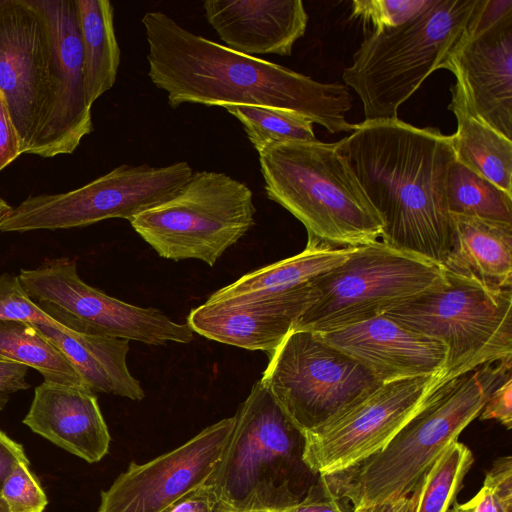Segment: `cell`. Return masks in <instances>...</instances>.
Listing matches in <instances>:
<instances>
[{
    "instance_id": "603a6c76",
    "label": "cell",
    "mask_w": 512,
    "mask_h": 512,
    "mask_svg": "<svg viewBox=\"0 0 512 512\" xmlns=\"http://www.w3.org/2000/svg\"><path fill=\"white\" fill-rule=\"evenodd\" d=\"M55 344L75 367L88 387L132 400L145 393L127 367L129 340L114 336L61 331L43 323H33Z\"/></svg>"
},
{
    "instance_id": "cb8c5ba5",
    "label": "cell",
    "mask_w": 512,
    "mask_h": 512,
    "mask_svg": "<svg viewBox=\"0 0 512 512\" xmlns=\"http://www.w3.org/2000/svg\"><path fill=\"white\" fill-rule=\"evenodd\" d=\"M354 249L337 248L308 237L306 248L299 254L243 275L206 302L245 301L293 290L342 263Z\"/></svg>"
},
{
    "instance_id": "1f68e13d",
    "label": "cell",
    "mask_w": 512,
    "mask_h": 512,
    "mask_svg": "<svg viewBox=\"0 0 512 512\" xmlns=\"http://www.w3.org/2000/svg\"><path fill=\"white\" fill-rule=\"evenodd\" d=\"M0 495L10 512H43L48 499L29 463L19 462L4 481Z\"/></svg>"
},
{
    "instance_id": "f6af8a7d",
    "label": "cell",
    "mask_w": 512,
    "mask_h": 512,
    "mask_svg": "<svg viewBox=\"0 0 512 512\" xmlns=\"http://www.w3.org/2000/svg\"><path fill=\"white\" fill-rule=\"evenodd\" d=\"M0 512H10L9 506L4 498L0 495Z\"/></svg>"
},
{
    "instance_id": "2e32d148",
    "label": "cell",
    "mask_w": 512,
    "mask_h": 512,
    "mask_svg": "<svg viewBox=\"0 0 512 512\" xmlns=\"http://www.w3.org/2000/svg\"><path fill=\"white\" fill-rule=\"evenodd\" d=\"M33 2L44 15L50 34V97L46 116L27 154L50 158L72 154L93 131V123L84 87L75 0Z\"/></svg>"
},
{
    "instance_id": "8fae6325",
    "label": "cell",
    "mask_w": 512,
    "mask_h": 512,
    "mask_svg": "<svg viewBox=\"0 0 512 512\" xmlns=\"http://www.w3.org/2000/svg\"><path fill=\"white\" fill-rule=\"evenodd\" d=\"M260 381L304 431L322 426L382 383L318 333L304 330L285 337Z\"/></svg>"
},
{
    "instance_id": "836d02e7",
    "label": "cell",
    "mask_w": 512,
    "mask_h": 512,
    "mask_svg": "<svg viewBox=\"0 0 512 512\" xmlns=\"http://www.w3.org/2000/svg\"><path fill=\"white\" fill-rule=\"evenodd\" d=\"M427 0H355L351 18L381 30L399 25L417 13Z\"/></svg>"
},
{
    "instance_id": "b9f144b4",
    "label": "cell",
    "mask_w": 512,
    "mask_h": 512,
    "mask_svg": "<svg viewBox=\"0 0 512 512\" xmlns=\"http://www.w3.org/2000/svg\"><path fill=\"white\" fill-rule=\"evenodd\" d=\"M417 502V491H414L407 497L403 498L396 512H414Z\"/></svg>"
},
{
    "instance_id": "9c48e42d",
    "label": "cell",
    "mask_w": 512,
    "mask_h": 512,
    "mask_svg": "<svg viewBox=\"0 0 512 512\" xmlns=\"http://www.w3.org/2000/svg\"><path fill=\"white\" fill-rule=\"evenodd\" d=\"M255 212L245 183L225 173L197 171L171 198L130 224L159 256L214 266L254 226Z\"/></svg>"
},
{
    "instance_id": "bcb514c9",
    "label": "cell",
    "mask_w": 512,
    "mask_h": 512,
    "mask_svg": "<svg viewBox=\"0 0 512 512\" xmlns=\"http://www.w3.org/2000/svg\"><path fill=\"white\" fill-rule=\"evenodd\" d=\"M234 512H271V511H252V510H250V511H234Z\"/></svg>"
},
{
    "instance_id": "74e56055",
    "label": "cell",
    "mask_w": 512,
    "mask_h": 512,
    "mask_svg": "<svg viewBox=\"0 0 512 512\" xmlns=\"http://www.w3.org/2000/svg\"><path fill=\"white\" fill-rule=\"evenodd\" d=\"M481 420L495 419L507 429L512 427V376L500 384L489 396L480 415Z\"/></svg>"
},
{
    "instance_id": "9a60e30c",
    "label": "cell",
    "mask_w": 512,
    "mask_h": 512,
    "mask_svg": "<svg viewBox=\"0 0 512 512\" xmlns=\"http://www.w3.org/2000/svg\"><path fill=\"white\" fill-rule=\"evenodd\" d=\"M51 42L33 0L0 1V91L27 154L46 116L50 97Z\"/></svg>"
},
{
    "instance_id": "7c38bea8",
    "label": "cell",
    "mask_w": 512,
    "mask_h": 512,
    "mask_svg": "<svg viewBox=\"0 0 512 512\" xmlns=\"http://www.w3.org/2000/svg\"><path fill=\"white\" fill-rule=\"evenodd\" d=\"M18 278L28 297L69 330L150 345L193 340L187 323H176L156 308L128 304L85 283L73 259H54L35 269H21Z\"/></svg>"
},
{
    "instance_id": "d6a6232c",
    "label": "cell",
    "mask_w": 512,
    "mask_h": 512,
    "mask_svg": "<svg viewBox=\"0 0 512 512\" xmlns=\"http://www.w3.org/2000/svg\"><path fill=\"white\" fill-rule=\"evenodd\" d=\"M0 320L43 323L61 331L69 330L41 310L25 293L18 275L11 273L0 275Z\"/></svg>"
},
{
    "instance_id": "52a82bcc",
    "label": "cell",
    "mask_w": 512,
    "mask_h": 512,
    "mask_svg": "<svg viewBox=\"0 0 512 512\" xmlns=\"http://www.w3.org/2000/svg\"><path fill=\"white\" fill-rule=\"evenodd\" d=\"M447 281L442 266L375 241L311 280L314 300L293 330L318 334L384 315Z\"/></svg>"
},
{
    "instance_id": "ffe728a7",
    "label": "cell",
    "mask_w": 512,
    "mask_h": 512,
    "mask_svg": "<svg viewBox=\"0 0 512 512\" xmlns=\"http://www.w3.org/2000/svg\"><path fill=\"white\" fill-rule=\"evenodd\" d=\"M203 8L226 47L250 56H290L308 22L301 0H206Z\"/></svg>"
},
{
    "instance_id": "f35d334b",
    "label": "cell",
    "mask_w": 512,
    "mask_h": 512,
    "mask_svg": "<svg viewBox=\"0 0 512 512\" xmlns=\"http://www.w3.org/2000/svg\"><path fill=\"white\" fill-rule=\"evenodd\" d=\"M19 462L29 463L23 446L0 431V493L4 481Z\"/></svg>"
},
{
    "instance_id": "d6986e66",
    "label": "cell",
    "mask_w": 512,
    "mask_h": 512,
    "mask_svg": "<svg viewBox=\"0 0 512 512\" xmlns=\"http://www.w3.org/2000/svg\"><path fill=\"white\" fill-rule=\"evenodd\" d=\"M319 335L382 383L436 375L446 362L447 349L442 342L385 315Z\"/></svg>"
},
{
    "instance_id": "d590c367",
    "label": "cell",
    "mask_w": 512,
    "mask_h": 512,
    "mask_svg": "<svg viewBox=\"0 0 512 512\" xmlns=\"http://www.w3.org/2000/svg\"><path fill=\"white\" fill-rule=\"evenodd\" d=\"M323 475L310 487L304 499L287 512H346Z\"/></svg>"
},
{
    "instance_id": "f546056e",
    "label": "cell",
    "mask_w": 512,
    "mask_h": 512,
    "mask_svg": "<svg viewBox=\"0 0 512 512\" xmlns=\"http://www.w3.org/2000/svg\"><path fill=\"white\" fill-rule=\"evenodd\" d=\"M225 109L242 124L257 152L273 143L316 139L313 122L291 110L252 105L227 106Z\"/></svg>"
},
{
    "instance_id": "4316f807",
    "label": "cell",
    "mask_w": 512,
    "mask_h": 512,
    "mask_svg": "<svg viewBox=\"0 0 512 512\" xmlns=\"http://www.w3.org/2000/svg\"><path fill=\"white\" fill-rule=\"evenodd\" d=\"M0 359L32 367L47 382L88 387L62 351L28 321L0 320Z\"/></svg>"
},
{
    "instance_id": "7402d4cb",
    "label": "cell",
    "mask_w": 512,
    "mask_h": 512,
    "mask_svg": "<svg viewBox=\"0 0 512 512\" xmlns=\"http://www.w3.org/2000/svg\"><path fill=\"white\" fill-rule=\"evenodd\" d=\"M450 215L452 239L443 269L490 288L511 289L512 224Z\"/></svg>"
},
{
    "instance_id": "e0dca14e",
    "label": "cell",
    "mask_w": 512,
    "mask_h": 512,
    "mask_svg": "<svg viewBox=\"0 0 512 512\" xmlns=\"http://www.w3.org/2000/svg\"><path fill=\"white\" fill-rule=\"evenodd\" d=\"M235 418H225L144 464L130 463L101 493L98 512H162L204 484L222 456Z\"/></svg>"
},
{
    "instance_id": "3957f363",
    "label": "cell",
    "mask_w": 512,
    "mask_h": 512,
    "mask_svg": "<svg viewBox=\"0 0 512 512\" xmlns=\"http://www.w3.org/2000/svg\"><path fill=\"white\" fill-rule=\"evenodd\" d=\"M512 357L488 362L436 386L377 453L323 475L353 508L409 496L444 450L478 417L490 394L511 377Z\"/></svg>"
},
{
    "instance_id": "83f0119b",
    "label": "cell",
    "mask_w": 512,
    "mask_h": 512,
    "mask_svg": "<svg viewBox=\"0 0 512 512\" xmlns=\"http://www.w3.org/2000/svg\"><path fill=\"white\" fill-rule=\"evenodd\" d=\"M446 203L450 214L512 224V194L456 158L447 177Z\"/></svg>"
},
{
    "instance_id": "6da1fadb",
    "label": "cell",
    "mask_w": 512,
    "mask_h": 512,
    "mask_svg": "<svg viewBox=\"0 0 512 512\" xmlns=\"http://www.w3.org/2000/svg\"><path fill=\"white\" fill-rule=\"evenodd\" d=\"M148 43V76L168 104L252 105L300 113L330 133L353 132L345 114L348 88L321 83L279 64L234 51L183 28L161 11L142 18Z\"/></svg>"
},
{
    "instance_id": "d4e9b609",
    "label": "cell",
    "mask_w": 512,
    "mask_h": 512,
    "mask_svg": "<svg viewBox=\"0 0 512 512\" xmlns=\"http://www.w3.org/2000/svg\"><path fill=\"white\" fill-rule=\"evenodd\" d=\"M450 91L448 109L457 120L451 135L456 160L512 194V139L476 115L458 82Z\"/></svg>"
},
{
    "instance_id": "ee69618b",
    "label": "cell",
    "mask_w": 512,
    "mask_h": 512,
    "mask_svg": "<svg viewBox=\"0 0 512 512\" xmlns=\"http://www.w3.org/2000/svg\"><path fill=\"white\" fill-rule=\"evenodd\" d=\"M12 393L6 389L0 387V410H2L7 402L9 401L10 395Z\"/></svg>"
},
{
    "instance_id": "5b68a950",
    "label": "cell",
    "mask_w": 512,
    "mask_h": 512,
    "mask_svg": "<svg viewBox=\"0 0 512 512\" xmlns=\"http://www.w3.org/2000/svg\"><path fill=\"white\" fill-rule=\"evenodd\" d=\"M258 155L268 198L296 217L309 238L345 248L381 237L382 218L336 143H273Z\"/></svg>"
},
{
    "instance_id": "f1b7e54d",
    "label": "cell",
    "mask_w": 512,
    "mask_h": 512,
    "mask_svg": "<svg viewBox=\"0 0 512 512\" xmlns=\"http://www.w3.org/2000/svg\"><path fill=\"white\" fill-rule=\"evenodd\" d=\"M473 461L466 445L458 441L451 443L416 486L414 512H448Z\"/></svg>"
},
{
    "instance_id": "30bf717a",
    "label": "cell",
    "mask_w": 512,
    "mask_h": 512,
    "mask_svg": "<svg viewBox=\"0 0 512 512\" xmlns=\"http://www.w3.org/2000/svg\"><path fill=\"white\" fill-rule=\"evenodd\" d=\"M190 165H121L72 191L29 196L0 222L1 232L84 227L96 222L131 220L171 198L192 176Z\"/></svg>"
},
{
    "instance_id": "44dd1931",
    "label": "cell",
    "mask_w": 512,
    "mask_h": 512,
    "mask_svg": "<svg viewBox=\"0 0 512 512\" xmlns=\"http://www.w3.org/2000/svg\"><path fill=\"white\" fill-rule=\"evenodd\" d=\"M23 423L88 463L99 462L109 451L108 427L89 387L44 381L35 388Z\"/></svg>"
},
{
    "instance_id": "4dcf8cb0",
    "label": "cell",
    "mask_w": 512,
    "mask_h": 512,
    "mask_svg": "<svg viewBox=\"0 0 512 512\" xmlns=\"http://www.w3.org/2000/svg\"><path fill=\"white\" fill-rule=\"evenodd\" d=\"M450 512H512V457H499L487 471L479 492Z\"/></svg>"
},
{
    "instance_id": "277c9868",
    "label": "cell",
    "mask_w": 512,
    "mask_h": 512,
    "mask_svg": "<svg viewBox=\"0 0 512 512\" xmlns=\"http://www.w3.org/2000/svg\"><path fill=\"white\" fill-rule=\"evenodd\" d=\"M234 418L222 456L204 484L235 511L287 512L321 476L305 459L306 431L260 380Z\"/></svg>"
},
{
    "instance_id": "7a4b0ae2",
    "label": "cell",
    "mask_w": 512,
    "mask_h": 512,
    "mask_svg": "<svg viewBox=\"0 0 512 512\" xmlns=\"http://www.w3.org/2000/svg\"><path fill=\"white\" fill-rule=\"evenodd\" d=\"M336 144L382 218L381 242L442 266L452 239L446 203L452 136L397 117L364 120Z\"/></svg>"
},
{
    "instance_id": "8992f818",
    "label": "cell",
    "mask_w": 512,
    "mask_h": 512,
    "mask_svg": "<svg viewBox=\"0 0 512 512\" xmlns=\"http://www.w3.org/2000/svg\"><path fill=\"white\" fill-rule=\"evenodd\" d=\"M479 0H427L397 26L371 30L342 78L359 96L365 120L397 118L467 29Z\"/></svg>"
},
{
    "instance_id": "7bdbcfd3",
    "label": "cell",
    "mask_w": 512,
    "mask_h": 512,
    "mask_svg": "<svg viewBox=\"0 0 512 512\" xmlns=\"http://www.w3.org/2000/svg\"><path fill=\"white\" fill-rule=\"evenodd\" d=\"M12 209L13 207L0 197V222L12 211Z\"/></svg>"
},
{
    "instance_id": "484cf974",
    "label": "cell",
    "mask_w": 512,
    "mask_h": 512,
    "mask_svg": "<svg viewBox=\"0 0 512 512\" xmlns=\"http://www.w3.org/2000/svg\"><path fill=\"white\" fill-rule=\"evenodd\" d=\"M83 49V76L89 106L116 82L120 48L109 0H75Z\"/></svg>"
},
{
    "instance_id": "8d00e7d4",
    "label": "cell",
    "mask_w": 512,
    "mask_h": 512,
    "mask_svg": "<svg viewBox=\"0 0 512 512\" xmlns=\"http://www.w3.org/2000/svg\"><path fill=\"white\" fill-rule=\"evenodd\" d=\"M21 154V140L13 123L7 100L0 91V171Z\"/></svg>"
},
{
    "instance_id": "ba28073f",
    "label": "cell",
    "mask_w": 512,
    "mask_h": 512,
    "mask_svg": "<svg viewBox=\"0 0 512 512\" xmlns=\"http://www.w3.org/2000/svg\"><path fill=\"white\" fill-rule=\"evenodd\" d=\"M446 278L442 286L384 314L446 346L439 384L485 363L512 357L511 289L490 288L449 272Z\"/></svg>"
},
{
    "instance_id": "ac0fdd59",
    "label": "cell",
    "mask_w": 512,
    "mask_h": 512,
    "mask_svg": "<svg viewBox=\"0 0 512 512\" xmlns=\"http://www.w3.org/2000/svg\"><path fill=\"white\" fill-rule=\"evenodd\" d=\"M311 281L293 290L245 301L204 304L191 310L187 324L210 340L272 354L314 300Z\"/></svg>"
},
{
    "instance_id": "ab89813d",
    "label": "cell",
    "mask_w": 512,
    "mask_h": 512,
    "mask_svg": "<svg viewBox=\"0 0 512 512\" xmlns=\"http://www.w3.org/2000/svg\"><path fill=\"white\" fill-rule=\"evenodd\" d=\"M27 371L25 365L0 359V387L11 393L28 389Z\"/></svg>"
},
{
    "instance_id": "4fadbf2b",
    "label": "cell",
    "mask_w": 512,
    "mask_h": 512,
    "mask_svg": "<svg viewBox=\"0 0 512 512\" xmlns=\"http://www.w3.org/2000/svg\"><path fill=\"white\" fill-rule=\"evenodd\" d=\"M439 374L380 383L322 426L306 431L305 459L330 475L377 453L439 385Z\"/></svg>"
},
{
    "instance_id": "e575fe53",
    "label": "cell",
    "mask_w": 512,
    "mask_h": 512,
    "mask_svg": "<svg viewBox=\"0 0 512 512\" xmlns=\"http://www.w3.org/2000/svg\"><path fill=\"white\" fill-rule=\"evenodd\" d=\"M212 487L202 484L184 494L162 512H234Z\"/></svg>"
},
{
    "instance_id": "60d3db41",
    "label": "cell",
    "mask_w": 512,
    "mask_h": 512,
    "mask_svg": "<svg viewBox=\"0 0 512 512\" xmlns=\"http://www.w3.org/2000/svg\"><path fill=\"white\" fill-rule=\"evenodd\" d=\"M402 499L353 508L352 512H396Z\"/></svg>"
},
{
    "instance_id": "5bb4252c",
    "label": "cell",
    "mask_w": 512,
    "mask_h": 512,
    "mask_svg": "<svg viewBox=\"0 0 512 512\" xmlns=\"http://www.w3.org/2000/svg\"><path fill=\"white\" fill-rule=\"evenodd\" d=\"M439 69L455 75L477 116L512 138V0H479Z\"/></svg>"
}]
</instances>
